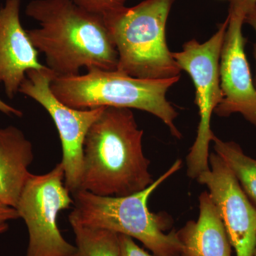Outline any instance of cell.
Listing matches in <instances>:
<instances>
[{"label": "cell", "mask_w": 256, "mask_h": 256, "mask_svg": "<svg viewBox=\"0 0 256 256\" xmlns=\"http://www.w3.org/2000/svg\"><path fill=\"white\" fill-rule=\"evenodd\" d=\"M120 236V256H154L146 252L144 249L139 246L134 239L126 235Z\"/></svg>", "instance_id": "17"}, {"label": "cell", "mask_w": 256, "mask_h": 256, "mask_svg": "<svg viewBox=\"0 0 256 256\" xmlns=\"http://www.w3.org/2000/svg\"><path fill=\"white\" fill-rule=\"evenodd\" d=\"M246 22L250 25V26L252 28H254V31H255L256 35V5L254 8H252L247 13V14L246 15L245 21H244V23ZM254 56H255L256 60V42L255 44V46H254Z\"/></svg>", "instance_id": "20"}, {"label": "cell", "mask_w": 256, "mask_h": 256, "mask_svg": "<svg viewBox=\"0 0 256 256\" xmlns=\"http://www.w3.org/2000/svg\"><path fill=\"white\" fill-rule=\"evenodd\" d=\"M174 1L144 0L102 16L118 54V72L146 80L180 76L166 38Z\"/></svg>", "instance_id": "4"}, {"label": "cell", "mask_w": 256, "mask_h": 256, "mask_svg": "<svg viewBox=\"0 0 256 256\" xmlns=\"http://www.w3.org/2000/svg\"><path fill=\"white\" fill-rule=\"evenodd\" d=\"M60 162L46 174H32L16 206L28 230L25 256H72L75 246L66 240L58 226L60 212L73 204Z\"/></svg>", "instance_id": "7"}, {"label": "cell", "mask_w": 256, "mask_h": 256, "mask_svg": "<svg viewBox=\"0 0 256 256\" xmlns=\"http://www.w3.org/2000/svg\"><path fill=\"white\" fill-rule=\"evenodd\" d=\"M210 170L196 178L208 188L236 256H254L256 240V207L223 159L208 156Z\"/></svg>", "instance_id": "9"}, {"label": "cell", "mask_w": 256, "mask_h": 256, "mask_svg": "<svg viewBox=\"0 0 256 256\" xmlns=\"http://www.w3.org/2000/svg\"><path fill=\"white\" fill-rule=\"evenodd\" d=\"M212 142L215 152L225 162L256 207V160L244 154L237 143L222 140L216 136Z\"/></svg>", "instance_id": "14"}, {"label": "cell", "mask_w": 256, "mask_h": 256, "mask_svg": "<svg viewBox=\"0 0 256 256\" xmlns=\"http://www.w3.org/2000/svg\"><path fill=\"white\" fill-rule=\"evenodd\" d=\"M0 112H2L6 116H14L16 117H22L23 116V112L18 109L15 108L9 104H6L2 99H0Z\"/></svg>", "instance_id": "21"}, {"label": "cell", "mask_w": 256, "mask_h": 256, "mask_svg": "<svg viewBox=\"0 0 256 256\" xmlns=\"http://www.w3.org/2000/svg\"><path fill=\"white\" fill-rule=\"evenodd\" d=\"M254 256H256V244H255V249H254Z\"/></svg>", "instance_id": "23"}, {"label": "cell", "mask_w": 256, "mask_h": 256, "mask_svg": "<svg viewBox=\"0 0 256 256\" xmlns=\"http://www.w3.org/2000/svg\"><path fill=\"white\" fill-rule=\"evenodd\" d=\"M181 168V160H176L149 186L128 196H99L85 190H77L72 194L74 208L68 220L136 239L154 256H182L178 232L172 230L165 234L168 222L162 216L152 213L148 208L152 194Z\"/></svg>", "instance_id": "5"}, {"label": "cell", "mask_w": 256, "mask_h": 256, "mask_svg": "<svg viewBox=\"0 0 256 256\" xmlns=\"http://www.w3.org/2000/svg\"><path fill=\"white\" fill-rule=\"evenodd\" d=\"M228 24L227 16L206 42L200 43L193 38L184 44L180 52H172L178 68L190 75L196 89L194 102L198 109L200 124L196 140L186 156L188 175L192 178L210 170V144L215 136L210 128V120L222 100L220 62Z\"/></svg>", "instance_id": "6"}, {"label": "cell", "mask_w": 256, "mask_h": 256, "mask_svg": "<svg viewBox=\"0 0 256 256\" xmlns=\"http://www.w3.org/2000/svg\"><path fill=\"white\" fill-rule=\"evenodd\" d=\"M8 228H9V225L8 223L0 225V234L5 233L8 230Z\"/></svg>", "instance_id": "22"}, {"label": "cell", "mask_w": 256, "mask_h": 256, "mask_svg": "<svg viewBox=\"0 0 256 256\" xmlns=\"http://www.w3.org/2000/svg\"><path fill=\"white\" fill-rule=\"evenodd\" d=\"M126 1L127 0H74L80 8L102 16L126 6Z\"/></svg>", "instance_id": "16"}, {"label": "cell", "mask_w": 256, "mask_h": 256, "mask_svg": "<svg viewBox=\"0 0 256 256\" xmlns=\"http://www.w3.org/2000/svg\"><path fill=\"white\" fill-rule=\"evenodd\" d=\"M20 218L16 208L8 206L0 202V225L6 224L9 220Z\"/></svg>", "instance_id": "19"}, {"label": "cell", "mask_w": 256, "mask_h": 256, "mask_svg": "<svg viewBox=\"0 0 256 256\" xmlns=\"http://www.w3.org/2000/svg\"><path fill=\"white\" fill-rule=\"evenodd\" d=\"M256 5V0H230L228 13L242 15L247 13Z\"/></svg>", "instance_id": "18"}, {"label": "cell", "mask_w": 256, "mask_h": 256, "mask_svg": "<svg viewBox=\"0 0 256 256\" xmlns=\"http://www.w3.org/2000/svg\"><path fill=\"white\" fill-rule=\"evenodd\" d=\"M228 24L224 35L220 62L222 100L214 114L226 118L242 114L256 127V87L245 53L242 35L245 16L228 13Z\"/></svg>", "instance_id": "10"}, {"label": "cell", "mask_w": 256, "mask_h": 256, "mask_svg": "<svg viewBox=\"0 0 256 256\" xmlns=\"http://www.w3.org/2000/svg\"><path fill=\"white\" fill-rule=\"evenodd\" d=\"M68 220L76 240V252L72 256H120L118 234Z\"/></svg>", "instance_id": "15"}, {"label": "cell", "mask_w": 256, "mask_h": 256, "mask_svg": "<svg viewBox=\"0 0 256 256\" xmlns=\"http://www.w3.org/2000/svg\"><path fill=\"white\" fill-rule=\"evenodd\" d=\"M33 146L21 130L0 128V202L16 208L22 192L32 174Z\"/></svg>", "instance_id": "13"}, {"label": "cell", "mask_w": 256, "mask_h": 256, "mask_svg": "<svg viewBox=\"0 0 256 256\" xmlns=\"http://www.w3.org/2000/svg\"><path fill=\"white\" fill-rule=\"evenodd\" d=\"M25 13L40 24L26 32L55 76L78 75L82 68L117 70L118 54L101 15L74 0H32Z\"/></svg>", "instance_id": "1"}, {"label": "cell", "mask_w": 256, "mask_h": 256, "mask_svg": "<svg viewBox=\"0 0 256 256\" xmlns=\"http://www.w3.org/2000/svg\"><path fill=\"white\" fill-rule=\"evenodd\" d=\"M20 0H6L0 6V82L10 99L18 94L30 70L47 68L38 60L34 46L20 18Z\"/></svg>", "instance_id": "11"}, {"label": "cell", "mask_w": 256, "mask_h": 256, "mask_svg": "<svg viewBox=\"0 0 256 256\" xmlns=\"http://www.w3.org/2000/svg\"><path fill=\"white\" fill-rule=\"evenodd\" d=\"M54 77V74L48 68L28 70L18 92L40 104L54 122L62 143L60 163L64 166L65 185L72 194L80 188L82 148L86 136L105 107L78 110L65 105L50 89Z\"/></svg>", "instance_id": "8"}, {"label": "cell", "mask_w": 256, "mask_h": 256, "mask_svg": "<svg viewBox=\"0 0 256 256\" xmlns=\"http://www.w3.org/2000/svg\"><path fill=\"white\" fill-rule=\"evenodd\" d=\"M86 70L85 74L54 78L50 89L60 102L78 110L116 107L146 111L161 120L174 138L182 137L174 124L178 111L166 99L168 90L180 76L146 80L118 70Z\"/></svg>", "instance_id": "3"}, {"label": "cell", "mask_w": 256, "mask_h": 256, "mask_svg": "<svg viewBox=\"0 0 256 256\" xmlns=\"http://www.w3.org/2000/svg\"><path fill=\"white\" fill-rule=\"evenodd\" d=\"M143 134L131 109L104 108L84 140L79 190L118 197L149 186L154 181L143 152Z\"/></svg>", "instance_id": "2"}, {"label": "cell", "mask_w": 256, "mask_h": 256, "mask_svg": "<svg viewBox=\"0 0 256 256\" xmlns=\"http://www.w3.org/2000/svg\"><path fill=\"white\" fill-rule=\"evenodd\" d=\"M182 256H232V244L218 208L208 192L200 196V215L178 230Z\"/></svg>", "instance_id": "12"}]
</instances>
